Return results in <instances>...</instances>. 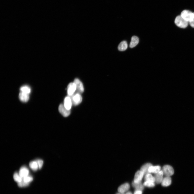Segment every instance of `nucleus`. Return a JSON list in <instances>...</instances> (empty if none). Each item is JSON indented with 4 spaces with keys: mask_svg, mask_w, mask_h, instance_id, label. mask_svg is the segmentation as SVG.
Masks as SVG:
<instances>
[{
    "mask_svg": "<svg viewBox=\"0 0 194 194\" xmlns=\"http://www.w3.org/2000/svg\"><path fill=\"white\" fill-rule=\"evenodd\" d=\"M175 23L177 27L185 28L187 27L189 22L184 20L180 16H178L176 18Z\"/></svg>",
    "mask_w": 194,
    "mask_h": 194,
    "instance_id": "obj_1",
    "label": "nucleus"
},
{
    "mask_svg": "<svg viewBox=\"0 0 194 194\" xmlns=\"http://www.w3.org/2000/svg\"><path fill=\"white\" fill-rule=\"evenodd\" d=\"M69 96L71 100L72 105L74 106L78 105L82 101V97L79 93H74L72 96Z\"/></svg>",
    "mask_w": 194,
    "mask_h": 194,
    "instance_id": "obj_2",
    "label": "nucleus"
},
{
    "mask_svg": "<svg viewBox=\"0 0 194 194\" xmlns=\"http://www.w3.org/2000/svg\"><path fill=\"white\" fill-rule=\"evenodd\" d=\"M180 16L184 20L189 22L193 17V12L188 10H184L182 12Z\"/></svg>",
    "mask_w": 194,
    "mask_h": 194,
    "instance_id": "obj_3",
    "label": "nucleus"
},
{
    "mask_svg": "<svg viewBox=\"0 0 194 194\" xmlns=\"http://www.w3.org/2000/svg\"><path fill=\"white\" fill-rule=\"evenodd\" d=\"M162 171L164 175L165 176L170 177L174 173V170L173 168L168 165H164L163 167Z\"/></svg>",
    "mask_w": 194,
    "mask_h": 194,
    "instance_id": "obj_4",
    "label": "nucleus"
},
{
    "mask_svg": "<svg viewBox=\"0 0 194 194\" xmlns=\"http://www.w3.org/2000/svg\"><path fill=\"white\" fill-rule=\"evenodd\" d=\"M74 83L76 86L75 93L80 94L83 93L84 92V88L82 83L78 79H75Z\"/></svg>",
    "mask_w": 194,
    "mask_h": 194,
    "instance_id": "obj_5",
    "label": "nucleus"
},
{
    "mask_svg": "<svg viewBox=\"0 0 194 194\" xmlns=\"http://www.w3.org/2000/svg\"><path fill=\"white\" fill-rule=\"evenodd\" d=\"M59 110L62 115L65 117H68L70 114V110L67 109L64 105L60 104L59 107Z\"/></svg>",
    "mask_w": 194,
    "mask_h": 194,
    "instance_id": "obj_6",
    "label": "nucleus"
},
{
    "mask_svg": "<svg viewBox=\"0 0 194 194\" xmlns=\"http://www.w3.org/2000/svg\"><path fill=\"white\" fill-rule=\"evenodd\" d=\"M144 175V173L141 170L137 171L135 174L134 182L137 184L141 183Z\"/></svg>",
    "mask_w": 194,
    "mask_h": 194,
    "instance_id": "obj_7",
    "label": "nucleus"
},
{
    "mask_svg": "<svg viewBox=\"0 0 194 194\" xmlns=\"http://www.w3.org/2000/svg\"><path fill=\"white\" fill-rule=\"evenodd\" d=\"M76 90V85L74 82L69 84L67 89V93L69 96H72L75 92Z\"/></svg>",
    "mask_w": 194,
    "mask_h": 194,
    "instance_id": "obj_8",
    "label": "nucleus"
},
{
    "mask_svg": "<svg viewBox=\"0 0 194 194\" xmlns=\"http://www.w3.org/2000/svg\"><path fill=\"white\" fill-rule=\"evenodd\" d=\"M163 173L162 170H161L157 173L155 174L154 177L155 178V182L157 184L161 183L163 180Z\"/></svg>",
    "mask_w": 194,
    "mask_h": 194,
    "instance_id": "obj_9",
    "label": "nucleus"
},
{
    "mask_svg": "<svg viewBox=\"0 0 194 194\" xmlns=\"http://www.w3.org/2000/svg\"><path fill=\"white\" fill-rule=\"evenodd\" d=\"M29 174V170L25 166L22 167L20 169L19 174L23 178L28 176Z\"/></svg>",
    "mask_w": 194,
    "mask_h": 194,
    "instance_id": "obj_10",
    "label": "nucleus"
},
{
    "mask_svg": "<svg viewBox=\"0 0 194 194\" xmlns=\"http://www.w3.org/2000/svg\"><path fill=\"white\" fill-rule=\"evenodd\" d=\"M72 105L71 100L69 96L66 97L64 100V105L65 107L68 110H70Z\"/></svg>",
    "mask_w": 194,
    "mask_h": 194,
    "instance_id": "obj_11",
    "label": "nucleus"
},
{
    "mask_svg": "<svg viewBox=\"0 0 194 194\" xmlns=\"http://www.w3.org/2000/svg\"><path fill=\"white\" fill-rule=\"evenodd\" d=\"M130 187L128 183H125L121 186L118 189V191L119 192L124 193L128 190Z\"/></svg>",
    "mask_w": 194,
    "mask_h": 194,
    "instance_id": "obj_12",
    "label": "nucleus"
},
{
    "mask_svg": "<svg viewBox=\"0 0 194 194\" xmlns=\"http://www.w3.org/2000/svg\"><path fill=\"white\" fill-rule=\"evenodd\" d=\"M172 181V179L170 177L165 176L163 179L161 183L162 185L164 187L169 186L171 185Z\"/></svg>",
    "mask_w": 194,
    "mask_h": 194,
    "instance_id": "obj_13",
    "label": "nucleus"
},
{
    "mask_svg": "<svg viewBox=\"0 0 194 194\" xmlns=\"http://www.w3.org/2000/svg\"><path fill=\"white\" fill-rule=\"evenodd\" d=\"M139 38L136 36H133L131 38L130 47L131 48H133L135 47L139 43Z\"/></svg>",
    "mask_w": 194,
    "mask_h": 194,
    "instance_id": "obj_14",
    "label": "nucleus"
},
{
    "mask_svg": "<svg viewBox=\"0 0 194 194\" xmlns=\"http://www.w3.org/2000/svg\"><path fill=\"white\" fill-rule=\"evenodd\" d=\"M19 98L21 101L26 102L29 100V94L21 92L19 95Z\"/></svg>",
    "mask_w": 194,
    "mask_h": 194,
    "instance_id": "obj_15",
    "label": "nucleus"
},
{
    "mask_svg": "<svg viewBox=\"0 0 194 194\" xmlns=\"http://www.w3.org/2000/svg\"><path fill=\"white\" fill-rule=\"evenodd\" d=\"M152 164L148 163L143 165L141 168L140 170L142 171L145 175L150 173L149 171V169L150 167L152 166Z\"/></svg>",
    "mask_w": 194,
    "mask_h": 194,
    "instance_id": "obj_16",
    "label": "nucleus"
},
{
    "mask_svg": "<svg viewBox=\"0 0 194 194\" xmlns=\"http://www.w3.org/2000/svg\"><path fill=\"white\" fill-rule=\"evenodd\" d=\"M128 45L127 42L126 41L121 42L118 46V50L120 51H124L127 48Z\"/></svg>",
    "mask_w": 194,
    "mask_h": 194,
    "instance_id": "obj_17",
    "label": "nucleus"
},
{
    "mask_svg": "<svg viewBox=\"0 0 194 194\" xmlns=\"http://www.w3.org/2000/svg\"><path fill=\"white\" fill-rule=\"evenodd\" d=\"M161 168L159 165L151 166L149 168V171L150 173H152L156 174L161 171Z\"/></svg>",
    "mask_w": 194,
    "mask_h": 194,
    "instance_id": "obj_18",
    "label": "nucleus"
},
{
    "mask_svg": "<svg viewBox=\"0 0 194 194\" xmlns=\"http://www.w3.org/2000/svg\"><path fill=\"white\" fill-rule=\"evenodd\" d=\"M132 186L135 188L136 190H139L142 191L144 189V185L141 183H135L134 182L132 183Z\"/></svg>",
    "mask_w": 194,
    "mask_h": 194,
    "instance_id": "obj_19",
    "label": "nucleus"
},
{
    "mask_svg": "<svg viewBox=\"0 0 194 194\" xmlns=\"http://www.w3.org/2000/svg\"><path fill=\"white\" fill-rule=\"evenodd\" d=\"M30 168L33 171H36L39 168L38 165L36 161H33L30 162L29 164Z\"/></svg>",
    "mask_w": 194,
    "mask_h": 194,
    "instance_id": "obj_20",
    "label": "nucleus"
},
{
    "mask_svg": "<svg viewBox=\"0 0 194 194\" xmlns=\"http://www.w3.org/2000/svg\"><path fill=\"white\" fill-rule=\"evenodd\" d=\"M20 90L21 92L29 94L31 92L30 88L27 86H24L21 87L20 88Z\"/></svg>",
    "mask_w": 194,
    "mask_h": 194,
    "instance_id": "obj_21",
    "label": "nucleus"
},
{
    "mask_svg": "<svg viewBox=\"0 0 194 194\" xmlns=\"http://www.w3.org/2000/svg\"><path fill=\"white\" fill-rule=\"evenodd\" d=\"M144 179L145 181H150L154 183L155 181L154 177L150 173L145 175Z\"/></svg>",
    "mask_w": 194,
    "mask_h": 194,
    "instance_id": "obj_22",
    "label": "nucleus"
},
{
    "mask_svg": "<svg viewBox=\"0 0 194 194\" xmlns=\"http://www.w3.org/2000/svg\"><path fill=\"white\" fill-rule=\"evenodd\" d=\"M13 178L18 183H20L23 181V178L21 177L19 173H15L14 174Z\"/></svg>",
    "mask_w": 194,
    "mask_h": 194,
    "instance_id": "obj_23",
    "label": "nucleus"
},
{
    "mask_svg": "<svg viewBox=\"0 0 194 194\" xmlns=\"http://www.w3.org/2000/svg\"><path fill=\"white\" fill-rule=\"evenodd\" d=\"M144 186L150 187H153L155 186L154 182L150 181H145L144 183Z\"/></svg>",
    "mask_w": 194,
    "mask_h": 194,
    "instance_id": "obj_24",
    "label": "nucleus"
},
{
    "mask_svg": "<svg viewBox=\"0 0 194 194\" xmlns=\"http://www.w3.org/2000/svg\"><path fill=\"white\" fill-rule=\"evenodd\" d=\"M33 179L32 177L28 176L23 178V181L25 183H29L33 181Z\"/></svg>",
    "mask_w": 194,
    "mask_h": 194,
    "instance_id": "obj_25",
    "label": "nucleus"
},
{
    "mask_svg": "<svg viewBox=\"0 0 194 194\" xmlns=\"http://www.w3.org/2000/svg\"><path fill=\"white\" fill-rule=\"evenodd\" d=\"M29 185V183H25L23 181L21 182L18 183V186L19 187H26Z\"/></svg>",
    "mask_w": 194,
    "mask_h": 194,
    "instance_id": "obj_26",
    "label": "nucleus"
},
{
    "mask_svg": "<svg viewBox=\"0 0 194 194\" xmlns=\"http://www.w3.org/2000/svg\"><path fill=\"white\" fill-rule=\"evenodd\" d=\"M36 161L38 165L39 169H41L43 164V161L41 159L37 160Z\"/></svg>",
    "mask_w": 194,
    "mask_h": 194,
    "instance_id": "obj_27",
    "label": "nucleus"
},
{
    "mask_svg": "<svg viewBox=\"0 0 194 194\" xmlns=\"http://www.w3.org/2000/svg\"><path fill=\"white\" fill-rule=\"evenodd\" d=\"M189 23L191 27L194 28V12H193V17L191 21L189 22Z\"/></svg>",
    "mask_w": 194,
    "mask_h": 194,
    "instance_id": "obj_28",
    "label": "nucleus"
},
{
    "mask_svg": "<svg viewBox=\"0 0 194 194\" xmlns=\"http://www.w3.org/2000/svg\"><path fill=\"white\" fill-rule=\"evenodd\" d=\"M142 191L139 190H136L134 192V194H142Z\"/></svg>",
    "mask_w": 194,
    "mask_h": 194,
    "instance_id": "obj_29",
    "label": "nucleus"
},
{
    "mask_svg": "<svg viewBox=\"0 0 194 194\" xmlns=\"http://www.w3.org/2000/svg\"><path fill=\"white\" fill-rule=\"evenodd\" d=\"M126 194H132L131 192H127Z\"/></svg>",
    "mask_w": 194,
    "mask_h": 194,
    "instance_id": "obj_30",
    "label": "nucleus"
},
{
    "mask_svg": "<svg viewBox=\"0 0 194 194\" xmlns=\"http://www.w3.org/2000/svg\"><path fill=\"white\" fill-rule=\"evenodd\" d=\"M116 194H124L123 193H121L120 192L119 193H117Z\"/></svg>",
    "mask_w": 194,
    "mask_h": 194,
    "instance_id": "obj_31",
    "label": "nucleus"
}]
</instances>
